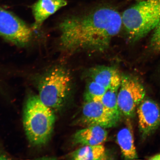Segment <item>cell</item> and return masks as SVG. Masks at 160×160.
Returning a JSON list of instances; mask_svg holds the SVG:
<instances>
[{"label":"cell","instance_id":"16","mask_svg":"<svg viewBox=\"0 0 160 160\" xmlns=\"http://www.w3.org/2000/svg\"><path fill=\"white\" fill-rule=\"evenodd\" d=\"M151 45V47L155 51H160V21L152 37Z\"/></svg>","mask_w":160,"mask_h":160},{"label":"cell","instance_id":"8","mask_svg":"<svg viewBox=\"0 0 160 160\" xmlns=\"http://www.w3.org/2000/svg\"><path fill=\"white\" fill-rule=\"evenodd\" d=\"M140 133L144 138L149 137L160 125V107L153 100L145 98L137 108Z\"/></svg>","mask_w":160,"mask_h":160},{"label":"cell","instance_id":"9","mask_svg":"<svg viewBox=\"0 0 160 160\" xmlns=\"http://www.w3.org/2000/svg\"><path fill=\"white\" fill-rule=\"evenodd\" d=\"M67 0H38L32 6L33 31L38 30L50 16L67 5Z\"/></svg>","mask_w":160,"mask_h":160},{"label":"cell","instance_id":"17","mask_svg":"<svg viewBox=\"0 0 160 160\" xmlns=\"http://www.w3.org/2000/svg\"><path fill=\"white\" fill-rule=\"evenodd\" d=\"M11 155L6 151L3 146L0 144V160L12 159Z\"/></svg>","mask_w":160,"mask_h":160},{"label":"cell","instance_id":"2","mask_svg":"<svg viewBox=\"0 0 160 160\" xmlns=\"http://www.w3.org/2000/svg\"><path fill=\"white\" fill-rule=\"evenodd\" d=\"M56 114L45 105L38 94L29 92L24 104L23 123L30 145L42 148L49 143L52 135Z\"/></svg>","mask_w":160,"mask_h":160},{"label":"cell","instance_id":"19","mask_svg":"<svg viewBox=\"0 0 160 160\" xmlns=\"http://www.w3.org/2000/svg\"><path fill=\"white\" fill-rule=\"evenodd\" d=\"M54 157H52L51 156H46V157H42L41 158H39V159H45V160H50V159H55L54 158Z\"/></svg>","mask_w":160,"mask_h":160},{"label":"cell","instance_id":"11","mask_svg":"<svg viewBox=\"0 0 160 160\" xmlns=\"http://www.w3.org/2000/svg\"><path fill=\"white\" fill-rule=\"evenodd\" d=\"M89 79L108 89L110 86L121 82V75L115 68L106 66H98L89 69Z\"/></svg>","mask_w":160,"mask_h":160},{"label":"cell","instance_id":"3","mask_svg":"<svg viewBox=\"0 0 160 160\" xmlns=\"http://www.w3.org/2000/svg\"><path fill=\"white\" fill-rule=\"evenodd\" d=\"M32 80L38 96L45 105L56 114L64 108L72 88L71 76L67 69L53 66L34 76Z\"/></svg>","mask_w":160,"mask_h":160},{"label":"cell","instance_id":"20","mask_svg":"<svg viewBox=\"0 0 160 160\" xmlns=\"http://www.w3.org/2000/svg\"><path fill=\"white\" fill-rule=\"evenodd\" d=\"M139 1H142V0H139Z\"/></svg>","mask_w":160,"mask_h":160},{"label":"cell","instance_id":"7","mask_svg":"<svg viewBox=\"0 0 160 160\" xmlns=\"http://www.w3.org/2000/svg\"><path fill=\"white\" fill-rule=\"evenodd\" d=\"M120 119L113 115L101 101L84 102L77 125L83 127L99 126L104 128L115 127Z\"/></svg>","mask_w":160,"mask_h":160},{"label":"cell","instance_id":"15","mask_svg":"<svg viewBox=\"0 0 160 160\" xmlns=\"http://www.w3.org/2000/svg\"><path fill=\"white\" fill-rule=\"evenodd\" d=\"M107 89L100 84L89 79L84 94V102L101 101Z\"/></svg>","mask_w":160,"mask_h":160},{"label":"cell","instance_id":"18","mask_svg":"<svg viewBox=\"0 0 160 160\" xmlns=\"http://www.w3.org/2000/svg\"><path fill=\"white\" fill-rule=\"evenodd\" d=\"M149 160H160V153L152 156L149 158Z\"/></svg>","mask_w":160,"mask_h":160},{"label":"cell","instance_id":"1","mask_svg":"<svg viewBox=\"0 0 160 160\" xmlns=\"http://www.w3.org/2000/svg\"><path fill=\"white\" fill-rule=\"evenodd\" d=\"M122 26L121 15L108 6L69 16L59 26L60 47L70 54L81 52H103Z\"/></svg>","mask_w":160,"mask_h":160},{"label":"cell","instance_id":"13","mask_svg":"<svg viewBox=\"0 0 160 160\" xmlns=\"http://www.w3.org/2000/svg\"><path fill=\"white\" fill-rule=\"evenodd\" d=\"M105 148L102 144L82 146L71 153L69 157L76 160L105 159Z\"/></svg>","mask_w":160,"mask_h":160},{"label":"cell","instance_id":"10","mask_svg":"<svg viewBox=\"0 0 160 160\" xmlns=\"http://www.w3.org/2000/svg\"><path fill=\"white\" fill-rule=\"evenodd\" d=\"M108 135L105 128L99 126L85 127L76 132L72 142L74 145L81 147L101 145L106 141Z\"/></svg>","mask_w":160,"mask_h":160},{"label":"cell","instance_id":"14","mask_svg":"<svg viewBox=\"0 0 160 160\" xmlns=\"http://www.w3.org/2000/svg\"><path fill=\"white\" fill-rule=\"evenodd\" d=\"M121 82L110 86L103 96L101 102L104 106L120 119L121 115L118 103V95Z\"/></svg>","mask_w":160,"mask_h":160},{"label":"cell","instance_id":"4","mask_svg":"<svg viewBox=\"0 0 160 160\" xmlns=\"http://www.w3.org/2000/svg\"><path fill=\"white\" fill-rule=\"evenodd\" d=\"M122 23L132 41H137L155 29L160 21V0H142L125 10Z\"/></svg>","mask_w":160,"mask_h":160},{"label":"cell","instance_id":"6","mask_svg":"<svg viewBox=\"0 0 160 160\" xmlns=\"http://www.w3.org/2000/svg\"><path fill=\"white\" fill-rule=\"evenodd\" d=\"M144 87L136 78L122 75L118 95V103L121 115L128 119L134 117L138 106L145 98Z\"/></svg>","mask_w":160,"mask_h":160},{"label":"cell","instance_id":"12","mask_svg":"<svg viewBox=\"0 0 160 160\" xmlns=\"http://www.w3.org/2000/svg\"><path fill=\"white\" fill-rule=\"evenodd\" d=\"M117 141L122 154L126 159H134L138 158L135 145L132 129L131 123L127 121V125L118 132Z\"/></svg>","mask_w":160,"mask_h":160},{"label":"cell","instance_id":"5","mask_svg":"<svg viewBox=\"0 0 160 160\" xmlns=\"http://www.w3.org/2000/svg\"><path fill=\"white\" fill-rule=\"evenodd\" d=\"M33 30L21 19L0 6V37L19 47L29 44Z\"/></svg>","mask_w":160,"mask_h":160}]
</instances>
